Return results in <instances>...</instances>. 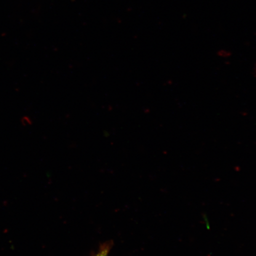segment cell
Masks as SVG:
<instances>
[{"label":"cell","mask_w":256,"mask_h":256,"mask_svg":"<svg viewBox=\"0 0 256 256\" xmlns=\"http://www.w3.org/2000/svg\"><path fill=\"white\" fill-rule=\"evenodd\" d=\"M111 249V245L110 242L104 243L100 246L98 252L94 256H108Z\"/></svg>","instance_id":"6da1fadb"},{"label":"cell","mask_w":256,"mask_h":256,"mask_svg":"<svg viewBox=\"0 0 256 256\" xmlns=\"http://www.w3.org/2000/svg\"><path fill=\"white\" fill-rule=\"evenodd\" d=\"M252 74L256 78V62L252 69Z\"/></svg>","instance_id":"3957f363"},{"label":"cell","mask_w":256,"mask_h":256,"mask_svg":"<svg viewBox=\"0 0 256 256\" xmlns=\"http://www.w3.org/2000/svg\"><path fill=\"white\" fill-rule=\"evenodd\" d=\"M218 56L222 59H228L232 56L231 50L226 49H220L216 52Z\"/></svg>","instance_id":"7a4b0ae2"}]
</instances>
